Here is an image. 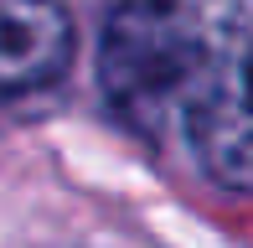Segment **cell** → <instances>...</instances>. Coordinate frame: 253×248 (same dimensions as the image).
<instances>
[{
    "mask_svg": "<svg viewBox=\"0 0 253 248\" xmlns=\"http://www.w3.org/2000/svg\"><path fill=\"white\" fill-rule=\"evenodd\" d=\"M73 62L62 0H0V98L47 88Z\"/></svg>",
    "mask_w": 253,
    "mask_h": 248,
    "instance_id": "cell-2",
    "label": "cell"
},
{
    "mask_svg": "<svg viewBox=\"0 0 253 248\" xmlns=\"http://www.w3.org/2000/svg\"><path fill=\"white\" fill-rule=\"evenodd\" d=\"M98 83L134 134L253 191V0H114Z\"/></svg>",
    "mask_w": 253,
    "mask_h": 248,
    "instance_id": "cell-1",
    "label": "cell"
}]
</instances>
